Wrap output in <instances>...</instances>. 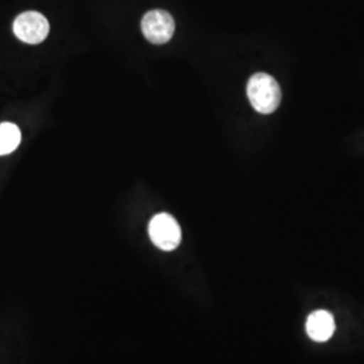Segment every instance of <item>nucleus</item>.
<instances>
[{
    "instance_id": "f257e3e1",
    "label": "nucleus",
    "mask_w": 364,
    "mask_h": 364,
    "mask_svg": "<svg viewBox=\"0 0 364 364\" xmlns=\"http://www.w3.org/2000/svg\"><path fill=\"white\" fill-rule=\"evenodd\" d=\"M248 100L259 114H272L281 103V88L275 78L267 73H257L247 84Z\"/></svg>"
},
{
    "instance_id": "f03ea898",
    "label": "nucleus",
    "mask_w": 364,
    "mask_h": 364,
    "mask_svg": "<svg viewBox=\"0 0 364 364\" xmlns=\"http://www.w3.org/2000/svg\"><path fill=\"white\" fill-rule=\"evenodd\" d=\"M149 235L154 246L162 251H173L181 243V227L169 213H158L151 219Z\"/></svg>"
},
{
    "instance_id": "7ed1b4c3",
    "label": "nucleus",
    "mask_w": 364,
    "mask_h": 364,
    "mask_svg": "<svg viewBox=\"0 0 364 364\" xmlns=\"http://www.w3.org/2000/svg\"><path fill=\"white\" fill-rule=\"evenodd\" d=\"M14 34L28 45H38L49 36L50 26L48 19L37 11H27L14 21Z\"/></svg>"
},
{
    "instance_id": "20e7f679",
    "label": "nucleus",
    "mask_w": 364,
    "mask_h": 364,
    "mask_svg": "<svg viewBox=\"0 0 364 364\" xmlns=\"http://www.w3.org/2000/svg\"><path fill=\"white\" fill-rule=\"evenodd\" d=\"M176 30L174 19L164 10H153L142 19V33L147 41L156 45L169 42Z\"/></svg>"
},
{
    "instance_id": "39448f33",
    "label": "nucleus",
    "mask_w": 364,
    "mask_h": 364,
    "mask_svg": "<svg viewBox=\"0 0 364 364\" xmlns=\"http://www.w3.org/2000/svg\"><path fill=\"white\" fill-rule=\"evenodd\" d=\"M335 328V318L326 311H316L306 320V333L317 343H324L332 338Z\"/></svg>"
},
{
    "instance_id": "423d86ee",
    "label": "nucleus",
    "mask_w": 364,
    "mask_h": 364,
    "mask_svg": "<svg viewBox=\"0 0 364 364\" xmlns=\"http://www.w3.org/2000/svg\"><path fill=\"white\" fill-rule=\"evenodd\" d=\"M21 130L14 123H0V156L11 154L21 144Z\"/></svg>"
}]
</instances>
